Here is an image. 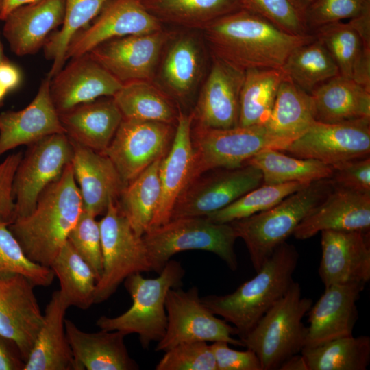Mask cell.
Masks as SVG:
<instances>
[{
    "instance_id": "cell-1",
    "label": "cell",
    "mask_w": 370,
    "mask_h": 370,
    "mask_svg": "<svg viewBox=\"0 0 370 370\" xmlns=\"http://www.w3.org/2000/svg\"><path fill=\"white\" fill-rule=\"evenodd\" d=\"M201 32L212 56L244 71L281 68L295 48L315 38L313 34L288 33L247 8L215 21Z\"/></svg>"
},
{
    "instance_id": "cell-2",
    "label": "cell",
    "mask_w": 370,
    "mask_h": 370,
    "mask_svg": "<svg viewBox=\"0 0 370 370\" xmlns=\"http://www.w3.org/2000/svg\"><path fill=\"white\" fill-rule=\"evenodd\" d=\"M83 210L71 162L42 192L32 212L8 227L29 260L50 267Z\"/></svg>"
},
{
    "instance_id": "cell-3",
    "label": "cell",
    "mask_w": 370,
    "mask_h": 370,
    "mask_svg": "<svg viewBox=\"0 0 370 370\" xmlns=\"http://www.w3.org/2000/svg\"><path fill=\"white\" fill-rule=\"evenodd\" d=\"M299 260L296 247L286 242L278 246L251 279L234 292L201 297L215 315L223 318L244 338L263 315L289 289Z\"/></svg>"
},
{
    "instance_id": "cell-4",
    "label": "cell",
    "mask_w": 370,
    "mask_h": 370,
    "mask_svg": "<svg viewBox=\"0 0 370 370\" xmlns=\"http://www.w3.org/2000/svg\"><path fill=\"white\" fill-rule=\"evenodd\" d=\"M333 188L330 178L317 180L268 210L230 223L244 241L256 272Z\"/></svg>"
},
{
    "instance_id": "cell-5",
    "label": "cell",
    "mask_w": 370,
    "mask_h": 370,
    "mask_svg": "<svg viewBox=\"0 0 370 370\" xmlns=\"http://www.w3.org/2000/svg\"><path fill=\"white\" fill-rule=\"evenodd\" d=\"M184 275L181 263L171 259L157 278H145L140 273L130 275L123 282L132 299L130 308L117 317L101 316L96 325L102 330L136 334L141 346L148 349L151 343H158L165 334L166 295L171 288L182 285Z\"/></svg>"
},
{
    "instance_id": "cell-6",
    "label": "cell",
    "mask_w": 370,
    "mask_h": 370,
    "mask_svg": "<svg viewBox=\"0 0 370 370\" xmlns=\"http://www.w3.org/2000/svg\"><path fill=\"white\" fill-rule=\"evenodd\" d=\"M293 282L285 295L258 321L241 341L258 356L262 370H276L305 347L307 327L302 319L312 306Z\"/></svg>"
},
{
    "instance_id": "cell-7",
    "label": "cell",
    "mask_w": 370,
    "mask_h": 370,
    "mask_svg": "<svg viewBox=\"0 0 370 370\" xmlns=\"http://www.w3.org/2000/svg\"><path fill=\"white\" fill-rule=\"evenodd\" d=\"M142 237L151 271L158 274L173 256L194 249L216 254L231 270L238 268V236L230 223H217L206 217H180L149 230Z\"/></svg>"
},
{
    "instance_id": "cell-8",
    "label": "cell",
    "mask_w": 370,
    "mask_h": 370,
    "mask_svg": "<svg viewBox=\"0 0 370 370\" xmlns=\"http://www.w3.org/2000/svg\"><path fill=\"white\" fill-rule=\"evenodd\" d=\"M152 82L190 113L211 63L201 30L171 27Z\"/></svg>"
},
{
    "instance_id": "cell-9",
    "label": "cell",
    "mask_w": 370,
    "mask_h": 370,
    "mask_svg": "<svg viewBox=\"0 0 370 370\" xmlns=\"http://www.w3.org/2000/svg\"><path fill=\"white\" fill-rule=\"evenodd\" d=\"M190 137L193 162L190 181L211 170L241 166L264 149L282 151L290 144L271 134L264 125L216 129L192 124Z\"/></svg>"
},
{
    "instance_id": "cell-10",
    "label": "cell",
    "mask_w": 370,
    "mask_h": 370,
    "mask_svg": "<svg viewBox=\"0 0 370 370\" xmlns=\"http://www.w3.org/2000/svg\"><path fill=\"white\" fill-rule=\"evenodd\" d=\"M103 254V271L96 284L94 304L108 299L130 275L151 271L143 237L137 235L111 201L99 221Z\"/></svg>"
},
{
    "instance_id": "cell-11",
    "label": "cell",
    "mask_w": 370,
    "mask_h": 370,
    "mask_svg": "<svg viewBox=\"0 0 370 370\" xmlns=\"http://www.w3.org/2000/svg\"><path fill=\"white\" fill-rule=\"evenodd\" d=\"M165 308L167 326L164 336L158 342L156 352H166L186 342L225 341L244 347L236 339V329L225 320L217 318L202 302L197 286L184 291L171 288L166 295Z\"/></svg>"
},
{
    "instance_id": "cell-12",
    "label": "cell",
    "mask_w": 370,
    "mask_h": 370,
    "mask_svg": "<svg viewBox=\"0 0 370 370\" xmlns=\"http://www.w3.org/2000/svg\"><path fill=\"white\" fill-rule=\"evenodd\" d=\"M262 184L261 171L248 164L207 171L188 183L176 201L171 219L206 217Z\"/></svg>"
},
{
    "instance_id": "cell-13",
    "label": "cell",
    "mask_w": 370,
    "mask_h": 370,
    "mask_svg": "<svg viewBox=\"0 0 370 370\" xmlns=\"http://www.w3.org/2000/svg\"><path fill=\"white\" fill-rule=\"evenodd\" d=\"M73 156L72 143L64 133L51 134L28 146L14 179L16 218L32 212L40 195L60 177Z\"/></svg>"
},
{
    "instance_id": "cell-14",
    "label": "cell",
    "mask_w": 370,
    "mask_h": 370,
    "mask_svg": "<svg viewBox=\"0 0 370 370\" xmlns=\"http://www.w3.org/2000/svg\"><path fill=\"white\" fill-rule=\"evenodd\" d=\"M176 125L123 119L110 143L101 153L112 161L126 186L167 153Z\"/></svg>"
},
{
    "instance_id": "cell-15",
    "label": "cell",
    "mask_w": 370,
    "mask_h": 370,
    "mask_svg": "<svg viewBox=\"0 0 370 370\" xmlns=\"http://www.w3.org/2000/svg\"><path fill=\"white\" fill-rule=\"evenodd\" d=\"M282 151L331 166L369 156L370 118L335 123L315 121Z\"/></svg>"
},
{
    "instance_id": "cell-16",
    "label": "cell",
    "mask_w": 370,
    "mask_h": 370,
    "mask_svg": "<svg viewBox=\"0 0 370 370\" xmlns=\"http://www.w3.org/2000/svg\"><path fill=\"white\" fill-rule=\"evenodd\" d=\"M170 32L164 26L149 34L112 38L88 53L122 84L136 80L152 82Z\"/></svg>"
},
{
    "instance_id": "cell-17",
    "label": "cell",
    "mask_w": 370,
    "mask_h": 370,
    "mask_svg": "<svg viewBox=\"0 0 370 370\" xmlns=\"http://www.w3.org/2000/svg\"><path fill=\"white\" fill-rule=\"evenodd\" d=\"M34 287L21 274L0 272V334L17 347L25 363L43 322Z\"/></svg>"
},
{
    "instance_id": "cell-18",
    "label": "cell",
    "mask_w": 370,
    "mask_h": 370,
    "mask_svg": "<svg viewBox=\"0 0 370 370\" xmlns=\"http://www.w3.org/2000/svg\"><path fill=\"white\" fill-rule=\"evenodd\" d=\"M245 71L211 56L208 74L190 112L192 124L216 129L238 126Z\"/></svg>"
},
{
    "instance_id": "cell-19",
    "label": "cell",
    "mask_w": 370,
    "mask_h": 370,
    "mask_svg": "<svg viewBox=\"0 0 370 370\" xmlns=\"http://www.w3.org/2000/svg\"><path fill=\"white\" fill-rule=\"evenodd\" d=\"M164 27L143 6L140 0H110L92 22L71 41L66 59L86 53L108 40L129 35L149 34Z\"/></svg>"
},
{
    "instance_id": "cell-20",
    "label": "cell",
    "mask_w": 370,
    "mask_h": 370,
    "mask_svg": "<svg viewBox=\"0 0 370 370\" xmlns=\"http://www.w3.org/2000/svg\"><path fill=\"white\" fill-rule=\"evenodd\" d=\"M319 275L325 287L370 280L369 230L321 232Z\"/></svg>"
},
{
    "instance_id": "cell-21",
    "label": "cell",
    "mask_w": 370,
    "mask_h": 370,
    "mask_svg": "<svg viewBox=\"0 0 370 370\" xmlns=\"http://www.w3.org/2000/svg\"><path fill=\"white\" fill-rule=\"evenodd\" d=\"M122 84L88 53L71 59L50 83V93L58 114L78 105L113 97Z\"/></svg>"
},
{
    "instance_id": "cell-22",
    "label": "cell",
    "mask_w": 370,
    "mask_h": 370,
    "mask_svg": "<svg viewBox=\"0 0 370 370\" xmlns=\"http://www.w3.org/2000/svg\"><path fill=\"white\" fill-rule=\"evenodd\" d=\"M365 285L350 283L325 287L324 293L307 312L309 325L304 347L352 335L358 317L356 302Z\"/></svg>"
},
{
    "instance_id": "cell-23",
    "label": "cell",
    "mask_w": 370,
    "mask_h": 370,
    "mask_svg": "<svg viewBox=\"0 0 370 370\" xmlns=\"http://www.w3.org/2000/svg\"><path fill=\"white\" fill-rule=\"evenodd\" d=\"M51 79L47 74L34 99L23 109L0 113V156L17 147L64 133L51 97Z\"/></svg>"
},
{
    "instance_id": "cell-24",
    "label": "cell",
    "mask_w": 370,
    "mask_h": 370,
    "mask_svg": "<svg viewBox=\"0 0 370 370\" xmlns=\"http://www.w3.org/2000/svg\"><path fill=\"white\" fill-rule=\"evenodd\" d=\"M370 230V194L336 186L300 222L293 235L305 240L324 230Z\"/></svg>"
},
{
    "instance_id": "cell-25",
    "label": "cell",
    "mask_w": 370,
    "mask_h": 370,
    "mask_svg": "<svg viewBox=\"0 0 370 370\" xmlns=\"http://www.w3.org/2000/svg\"><path fill=\"white\" fill-rule=\"evenodd\" d=\"M73 174L84 210L103 215L111 201H117L125 185L112 161L103 153L71 141Z\"/></svg>"
},
{
    "instance_id": "cell-26",
    "label": "cell",
    "mask_w": 370,
    "mask_h": 370,
    "mask_svg": "<svg viewBox=\"0 0 370 370\" xmlns=\"http://www.w3.org/2000/svg\"><path fill=\"white\" fill-rule=\"evenodd\" d=\"M66 0H38L18 7L3 20V34L13 53L27 56L44 47L53 30L62 25Z\"/></svg>"
},
{
    "instance_id": "cell-27",
    "label": "cell",
    "mask_w": 370,
    "mask_h": 370,
    "mask_svg": "<svg viewBox=\"0 0 370 370\" xmlns=\"http://www.w3.org/2000/svg\"><path fill=\"white\" fill-rule=\"evenodd\" d=\"M191 126L190 114L179 109L174 138L160 165V197L149 230L171 220L176 201L190 181L193 162Z\"/></svg>"
},
{
    "instance_id": "cell-28",
    "label": "cell",
    "mask_w": 370,
    "mask_h": 370,
    "mask_svg": "<svg viewBox=\"0 0 370 370\" xmlns=\"http://www.w3.org/2000/svg\"><path fill=\"white\" fill-rule=\"evenodd\" d=\"M64 325L78 370L139 369L128 353L125 333L102 330L86 332L69 319H65Z\"/></svg>"
},
{
    "instance_id": "cell-29",
    "label": "cell",
    "mask_w": 370,
    "mask_h": 370,
    "mask_svg": "<svg viewBox=\"0 0 370 370\" xmlns=\"http://www.w3.org/2000/svg\"><path fill=\"white\" fill-rule=\"evenodd\" d=\"M69 307L60 290L53 293L23 370H78L65 331Z\"/></svg>"
},
{
    "instance_id": "cell-30",
    "label": "cell",
    "mask_w": 370,
    "mask_h": 370,
    "mask_svg": "<svg viewBox=\"0 0 370 370\" xmlns=\"http://www.w3.org/2000/svg\"><path fill=\"white\" fill-rule=\"evenodd\" d=\"M59 117L71 141L98 152L109 145L123 120L112 97L78 105Z\"/></svg>"
},
{
    "instance_id": "cell-31",
    "label": "cell",
    "mask_w": 370,
    "mask_h": 370,
    "mask_svg": "<svg viewBox=\"0 0 370 370\" xmlns=\"http://www.w3.org/2000/svg\"><path fill=\"white\" fill-rule=\"evenodd\" d=\"M317 121L335 123L370 118V89L338 75L314 88Z\"/></svg>"
},
{
    "instance_id": "cell-32",
    "label": "cell",
    "mask_w": 370,
    "mask_h": 370,
    "mask_svg": "<svg viewBox=\"0 0 370 370\" xmlns=\"http://www.w3.org/2000/svg\"><path fill=\"white\" fill-rule=\"evenodd\" d=\"M312 34L327 49L341 75L370 89V48L348 22L328 23Z\"/></svg>"
},
{
    "instance_id": "cell-33",
    "label": "cell",
    "mask_w": 370,
    "mask_h": 370,
    "mask_svg": "<svg viewBox=\"0 0 370 370\" xmlns=\"http://www.w3.org/2000/svg\"><path fill=\"white\" fill-rule=\"evenodd\" d=\"M163 25L202 30L215 21L245 8V0H140Z\"/></svg>"
},
{
    "instance_id": "cell-34",
    "label": "cell",
    "mask_w": 370,
    "mask_h": 370,
    "mask_svg": "<svg viewBox=\"0 0 370 370\" xmlns=\"http://www.w3.org/2000/svg\"><path fill=\"white\" fill-rule=\"evenodd\" d=\"M315 121L312 95L286 77L278 88L264 127L273 136L291 143Z\"/></svg>"
},
{
    "instance_id": "cell-35",
    "label": "cell",
    "mask_w": 370,
    "mask_h": 370,
    "mask_svg": "<svg viewBox=\"0 0 370 370\" xmlns=\"http://www.w3.org/2000/svg\"><path fill=\"white\" fill-rule=\"evenodd\" d=\"M112 97L123 119L177 124L179 108L152 82L124 83Z\"/></svg>"
},
{
    "instance_id": "cell-36",
    "label": "cell",
    "mask_w": 370,
    "mask_h": 370,
    "mask_svg": "<svg viewBox=\"0 0 370 370\" xmlns=\"http://www.w3.org/2000/svg\"><path fill=\"white\" fill-rule=\"evenodd\" d=\"M162 158L154 161L127 184L116 201L120 211L140 236L149 230L158 206L159 169Z\"/></svg>"
},
{
    "instance_id": "cell-37",
    "label": "cell",
    "mask_w": 370,
    "mask_h": 370,
    "mask_svg": "<svg viewBox=\"0 0 370 370\" xmlns=\"http://www.w3.org/2000/svg\"><path fill=\"white\" fill-rule=\"evenodd\" d=\"M286 77L281 68H254L245 71L238 126L264 125L266 123L278 88Z\"/></svg>"
},
{
    "instance_id": "cell-38",
    "label": "cell",
    "mask_w": 370,
    "mask_h": 370,
    "mask_svg": "<svg viewBox=\"0 0 370 370\" xmlns=\"http://www.w3.org/2000/svg\"><path fill=\"white\" fill-rule=\"evenodd\" d=\"M245 164L253 165L261 171L264 184L292 182L310 184L330 178L333 172L332 166L319 160L294 157L273 148L261 150Z\"/></svg>"
},
{
    "instance_id": "cell-39",
    "label": "cell",
    "mask_w": 370,
    "mask_h": 370,
    "mask_svg": "<svg viewBox=\"0 0 370 370\" xmlns=\"http://www.w3.org/2000/svg\"><path fill=\"white\" fill-rule=\"evenodd\" d=\"M50 268L58 278L60 291L69 306L86 310L94 304L95 275L68 240Z\"/></svg>"
},
{
    "instance_id": "cell-40",
    "label": "cell",
    "mask_w": 370,
    "mask_h": 370,
    "mask_svg": "<svg viewBox=\"0 0 370 370\" xmlns=\"http://www.w3.org/2000/svg\"><path fill=\"white\" fill-rule=\"evenodd\" d=\"M301 354L308 370H365L370 362V338L343 336L304 347Z\"/></svg>"
},
{
    "instance_id": "cell-41",
    "label": "cell",
    "mask_w": 370,
    "mask_h": 370,
    "mask_svg": "<svg viewBox=\"0 0 370 370\" xmlns=\"http://www.w3.org/2000/svg\"><path fill=\"white\" fill-rule=\"evenodd\" d=\"M281 69L288 79L310 94L321 84L340 75L330 53L316 37L295 48Z\"/></svg>"
},
{
    "instance_id": "cell-42",
    "label": "cell",
    "mask_w": 370,
    "mask_h": 370,
    "mask_svg": "<svg viewBox=\"0 0 370 370\" xmlns=\"http://www.w3.org/2000/svg\"><path fill=\"white\" fill-rule=\"evenodd\" d=\"M110 0H66L61 28L51 34L44 45L47 59L53 61L48 75L52 78L64 66L68 47L73 37L88 25Z\"/></svg>"
},
{
    "instance_id": "cell-43",
    "label": "cell",
    "mask_w": 370,
    "mask_h": 370,
    "mask_svg": "<svg viewBox=\"0 0 370 370\" xmlns=\"http://www.w3.org/2000/svg\"><path fill=\"white\" fill-rule=\"evenodd\" d=\"M308 184L299 182L279 184H262L206 217L217 223H230L268 210Z\"/></svg>"
},
{
    "instance_id": "cell-44",
    "label": "cell",
    "mask_w": 370,
    "mask_h": 370,
    "mask_svg": "<svg viewBox=\"0 0 370 370\" xmlns=\"http://www.w3.org/2000/svg\"><path fill=\"white\" fill-rule=\"evenodd\" d=\"M8 226L0 222V272L19 273L35 286H49L55 278L53 270L29 260Z\"/></svg>"
},
{
    "instance_id": "cell-45",
    "label": "cell",
    "mask_w": 370,
    "mask_h": 370,
    "mask_svg": "<svg viewBox=\"0 0 370 370\" xmlns=\"http://www.w3.org/2000/svg\"><path fill=\"white\" fill-rule=\"evenodd\" d=\"M96 217L83 210L67 240L90 267L97 282L103 271V254L99 223Z\"/></svg>"
},
{
    "instance_id": "cell-46",
    "label": "cell",
    "mask_w": 370,
    "mask_h": 370,
    "mask_svg": "<svg viewBox=\"0 0 370 370\" xmlns=\"http://www.w3.org/2000/svg\"><path fill=\"white\" fill-rule=\"evenodd\" d=\"M250 9L283 30L292 34H312L304 17V11L293 0H245Z\"/></svg>"
},
{
    "instance_id": "cell-47",
    "label": "cell",
    "mask_w": 370,
    "mask_h": 370,
    "mask_svg": "<svg viewBox=\"0 0 370 370\" xmlns=\"http://www.w3.org/2000/svg\"><path fill=\"white\" fill-rule=\"evenodd\" d=\"M156 370H217L210 345L204 341L180 343L164 352Z\"/></svg>"
},
{
    "instance_id": "cell-48",
    "label": "cell",
    "mask_w": 370,
    "mask_h": 370,
    "mask_svg": "<svg viewBox=\"0 0 370 370\" xmlns=\"http://www.w3.org/2000/svg\"><path fill=\"white\" fill-rule=\"evenodd\" d=\"M370 11V0H314L305 10L306 24L312 34L316 28Z\"/></svg>"
},
{
    "instance_id": "cell-49",
    "label": "cell",
    "mask_w": 370,
    "mask_h": 370,
    "mask_svg": "<svg viewBox=\"0 0 370 370\" xmlns=\"http://www.w3.org/2000/svg\"><path fill=\"white\" fill-rule=\"evenodd\" d=\"M330 178L336 186L370 194V158L367 156L332 166Z\"/></svg>"
},
{
    "instance_id": "cell-50",
    "label": "cell",
    "mask_w": 370,
    "mask_h": 370,
    "mask_svg": "<svg viewBox=\"0 0 370 370\" xmlns=\"http://www.w3.org/2000/svg\"><path fill=\"white\" fill-rule=\"evenodd\" d=\"M23 154L21 151L12 153L0 163V222L8 225L16 217L13 183Z\"/></svg>"
},
{
    "instance_id": "cell-51",
    "label": "cell",
    "mask_w": 370,
    "mask_h": 370,
    "mask_svg": "<svg viewBox=\"0 0 370 370\" xmlns=\"http://www.w3.org/2000/svg\"><path fill=\"white\" fill-rule=\"evenodd\" d=\"M225 341L210 345L217 370H262L256 354L251 349L238 351L230 348Z\"/></svg>"
},
{
    "instance_id": "cell-52",
    "label": "cell",
    "mask_w": 370,
    "mask_h": 370,
    "mask_svg": "<svg viewBox=\"0 0 370 370\" xmlns=\"http://www.w3.org/2000/svg\"><path fill=\"white\" fill-rule=\"evenodd\" d=\"M24 366L17 347L0 334V370H23Z\"/></svg>"
},
{
    "instance_id": "cell-53",
    "label": "cell",
    "mask_w": 370,
    "mask_h": 370,
    "mask_svg": "<svg viewBox=\"0 0 370 370\" xmlns=\"http://www.w3.org/2000/svg\"><path fill=\"white\" fill-rule=\"evenodd\" d=\"M21 82L19 69L8 60L0 64V84L8 91L16 89Z\"/></svg>"
},
{
    "instance_id": "cell-54",
    "label": "cell",
    "mask_w": 370,
    "mask_h": 370,
    "mask_svg": "<svg viewBox=\"0 0 370 370\" xmlns=\"http://www.w3.org/2000/svg\"><path fill=\"white\" fill-rule=\"evenodd\" d=\"M348 23L357 32L365 45L370 48V11L349 19Z\"/></svg>"
},
{
    "instance_id": "cell-55",
    "label": "cell",
    "mask_w": 370,
    "mask_h": 370,
    "mask_svg": "<svg viewBox=\"0 0 370 370\" xmlns=\"http://www.w3.org/2000/svg\"><path fill=\"white\" fill-rule=\"evenodd\" d=\"M280 370H308L304 357L301 353L287 359L280 366Z\"/></svg>"
},
{
    "instance_id": "cell-56",
    "label": "cell",
    "mask_w": 370,
    "mask_h": 370,
    "mask_svg": "<svg viewBox=\"0 0 370 370\" xmlns=\"http://www.w3.org/2000/svg\"><path fill=\"white\" fill-rule=\"evenodd\" d=\"M37 1L38 0H3V8L0 13V19L3 21L8 14L14 9Z\"/></svg>"
},
{
    "instance_id": "cell-57",
    "label": "cell",
    "mask_w": 370,
    "mask_h": 370,
    "mask_svg": "<svg viewBox=\"0 0 370 370\" xmlns=\"http://www.w3.org/2000/svg\"><path fill=\"white\" fill-rule=\"evenodd\" d=\"M304 11L312 3L314 0H293Z\"/></svg>"
},
{
    "instance_id": "cell-58",
    "label": "cell",
    "mask_w": 370,
    "mask_h": 370,
    "mask_svg": "<svg viewBox=\"0 0 370 370\" xmlns=\"http://www.w3.org/2000/svg\"><path fill=\"white\" fill-rule=\"evenodd\" d=\"M8 60L7 59V58L5 57V56L4 54L3 47V44L1 42V35H0V64H2L4 62L8 61Z\"/></svg>"
},
{
    "instance_id": "cell-59",
    "label": "cell",
    "mask_w": 370,
    "mask_h": 370,
    "mask_svg": "<svg viewBox=\"0 0 370 370\" xmlns=\"http://www.w3.org/2000/svg\"><path fill=\"white\" fill-rule=\"evenodd\" d=\"M8 92V90L0 84V103H2V101Z\"/></svg>"
},
{
    "instance_id": "cell-60",
    "label": "cell",
    "mask_w": 370,
    "mask_h": 370,
    "mask_svg": "<svg viewBox=\"0 0 370 370\" xmlns=\"http://www.w3.org/2000/svg\"><path fill=\"white\" fill-rule=\"evenodd\" d=\"M3 0H0V13L3 8Z\"/></svg>"
}]
</instances>
